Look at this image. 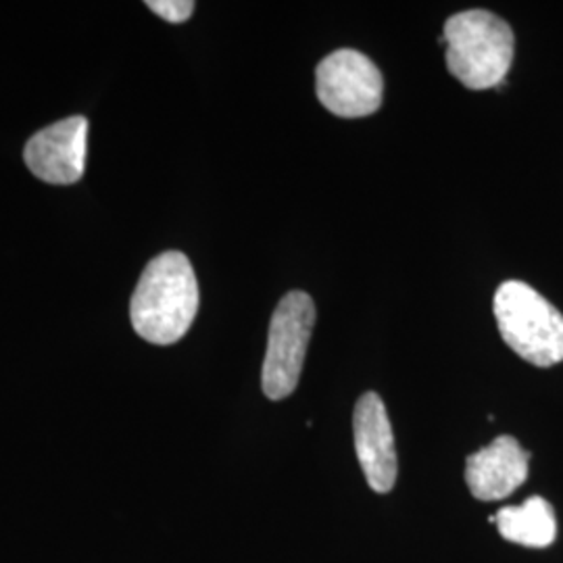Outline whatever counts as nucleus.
<instances>
[{"instance_id": "f257e3e1", "label": "nucleus", "mask_w": 563, "mask_h": 563, "mask_svg": "<svg viewBox=\"0 0 563 563\" xmlns=\"http://www.w3.org/2000/svg\"><path fill=\"white\" fill-rule=\"evenodd\" d=\"M197 311L199 282L188 257L167 251L148 262L130 301L136 334L153 344H174L186 336Z\"/></svg>"}, {"instance_id": "f03ea898", "label": "nucleus", "mask_w": 563, "mask_h": 563, "mask_svg": "<svg viewBox=\"0 0 563 563\" xmlns=\"http://www.w3.org/2000/svg\"><path fill=\"white\" fill-rule=\"evenodd\" d=\"M446 67L470 90L497 88L514 60V32L507 21L483 9L463 11L444 23Z\"/></svg>"}, {"instance_id": "7ed1b4c3", "label": "nucleus", "mask_w": 563, "mask_h": 563, "mask_svg": "<svg viewBox=\"0 0 563 563\" xmlns=\"http://www.w3.org/2000/svg\"><path fill=\"white\" fill-rule=\"evenodd\" d=\"M499 332L511 351L539 367L563 362V316L526 282H504L493 301Z\"/></svg>"}, {"instance_id": "20e7f679", "label": "nucleus", "mask_w": 563, "mask_h": 563, "mask_svg": "<svg viewBox=\"0 0 563 563\" xmlns=\"http://www.w3.org/2000/svg\"><path fill=\"white\" fill-rule=\"evenodd\" d=\"M313 325L316 305L307 292L292 290L278 302L269 322L263 360L262 386L267 399L280 401L295 393Z\"/></svg>"}, {"instance_id": "39448f33", "label": "nucleus", "mask_w": 563, "mask_h": 563, "mask_svg": "<svg viewBox=\"0 0 563 563\" xmlns=\"http://www.w3.org/2000/svg\"><path fill=\"white\" fill-rule=\"evenodd\" d=\"M316 90L330 113L346 120L365 118L383 104V74L360 51L341 48L318 65Z\"/></svg>"}, {"instance_id": "423d86ee", "label": "nucleus", "mask_w": 563, "mask_h": 563, "mask_svg": "<svg viewBox=\"0 0 563 563\" xmlns=\"http://www.w3.org/2000/svg\"><path fill=\"white\" fill-rule=\"evenodd\" d=\"M88 120L71 115L36 132L23 151L27 169L42 181L67 186L76 184L86 169Z\"/></svg>"}, {"instance_id": "0eeeda50", "label": "nucleus", "mask_w": 563, "mask_h": 563, "mask_svg": "<svg viewBox=\"0 0 563 563\" xmlns=\"http://www.w3.org/2000/svg\"><path fill=\"white\" fill-rule=\"evenodd\" d=\"M355 451L367 484L376 493H388L397 483V449L393 426L383 399L376 393H365L353 416Z\"/></svg>"}, {"instance_id": "6e6552de", "label": "nucleus", "mask_w": 563, "mask_h": 563, "mask_svg": "<svg viewBox=\"0 0 563 563\" xmlns=\"http://www.w3.org/2000/svg\"><path fill=\"white\" fill-rule=\"evenodd\" d=\"M530 453L514 437H499L467 457L465 483L478 501H501L528 476Z\"/></svg>"}, {"instance_id": "1a4fd4ad", "label": "nucleus", "mask_w": 563, "mask_h": 563, "mask_svg": "<svg viewBox=\"0 0 563 563\" xmlns=\"http://www.w3.org/2000/svg\"><path fill=\"white\" fill-rule=\"evenodd\" d=\"M488 520L497 523L499 534L509 543L544 549L558 539L555 511L543 497H530L522 505L504 507Z\"/></svg>"}, {"instance_id": "9d476101", "label": "nucleus", "mask_w": 563, "mask_h": 563, "mask_svg": "<svg viewBox=\"0 0 563 563\" xmlns=\"http://www.w3.org/2000/svg\"><path fill=\"white\" fill-rule=\"evenodd\" d=\"M146 7L169 23H184L195 11L192 0H146Z\"/></svg>"}]
</instances>
